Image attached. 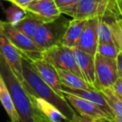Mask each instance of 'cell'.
<instances>
[{
    "label": "cell",
    "mask_w": 122,
    "mask_h": 122,
    "mask_svg": "<svg viewBox=\"0 0 122 122\" xmlns=\"http://www.w3.org/2000/svg\"><path fill=\"white\" fill-rule=\"evenodd\" d=\"M22 68L23 76L25 81L24 88L26 89L29 95L39 97L54 105L70 121V120H72L77 113L65 100V97L59 95L50 86L44 83L34 71L29 61L24 58H23Z\"/></svg>",
    "instance_id": "1"
},
{
    "label": "cell",
    "mask_w": 122,
    "mask_h": 122,
    "mask_svg": "<svg viewBox=\"0 0 122 122\" xmlns=\"http://www.w3.org/2000/svg\"><path fill=\"white\" fill-rule=\"evenodd\" d=\"M0 73L5 82L21 122L34 121V110L29 94L19 81L6 60L0 54Z\"/></svg>",
    "instance_id": "2"
},
{
    "label": "cell",
    "mask_w": 122,
    "mask_h": 122,
    "mask_svg": "<svg viewBox=\"0 0 122 122\" xmlns=\"http://www.w3.org/2000/svg\"><path fill=\"white\" fill-rule=\"evenodd\" d=\"M69 23L70 20L62 15L54 21L44 23L38 28L33 39L42 51L52 46L61 44Z\"/></svg>",
    "instance_id": "3"
},
{
    "label": "cell",
    "mask_w": 122,
    "mask_h": 122,
    "mask_svg": "<svg viewBox=\"0 0 122 122\" xmlns=\"http://www.w3.org/2000/svg\"><path fill=\"white\" fill-rule=\"evenodd\" d=\"M0 26L3 32L9 38L14 47L20 52L23 58L28 60L41 59L43 51L35 44L32 38L18 30L12 24L0 19Z\"/></svg>",
    "instance_id": "4"
},
{
    "label": "cell",
    "mask_w": 122,
    "mask_h": 122,
    "mask_svg": "<svg viewBox=\"0 0 122 122\" xmlns=\"http://www.w3.org/2000/svg\"><path fill=\"white\" fill-rule=\"evenodd\" d=\"M42 58L55 69L70 71L83 78L71 48L63 44L52 46L43 51Z\"/></svg>",
    "instance_id": "5"
},
{
    "label": "cell",
    "mask_w": 122,
    "mask_h": 122,
    "mask_svg": "<svg viewBox=\"0 0 122 122\" xmlns=\"http://www.w3.org/2000/svg\"><path fill=\"white\" fill-rule=\"evenodd\" d=\"M95 66L99 91L105 88H112L119 77L116 59L96 54L95 55Z\"/></svg>",
    "instance_id": "6"
},
{
    "label": "cell",
    "mask_w": 122,
    "mask_h": 122,
    "mask_svg": "<svg viewBox=\"0 0 122 122\" xmlns=\"http://www.w3.org/2000/svg\"><path fill=\"white\" fill-rule=\"evenodd\" d=\"M0 54L4 57L17 78L24 86L25 81L23 76L22 68L23 57L20 52L14 47L9 38L3 32L1 26H0Z\"/></svg>",
    "instance_id": "7"
},
{
    "label": "cell",
    "mask_w": 122,
    "mask_h": 122,
    "mask_svg": "<svg viewBox=\"0 0 122 122\" xmlns=\"http://www.w3.org/2000/svg\"><path fill=\"white\" fill-rule=\"evenodd\" d=\"M99 17L89 19L75 48L95 56L98 47Z\"/></svg>",
    "instance_id": "8"
},
{
    "label": "cell",
    "mask_w": 122,
    "mask_h": 122,
    "mask_svg": "<svg viewBox=\"0 0 122 122\" xmlns=\"http://www.w3.org/2000/svg\"><path fill=\"white\" fill-rule=\"evenodd\" d=\"M71 49L84 80L91 90L99 91L95 78V56L80 50L77 48L74 47Z\"/></svg>",
    "instance_id": "9"
},
{
    "label": "cell",
    "mask_w": 122,
    "mask_h": 122,
    "mask_svg": "<svg viewBox=\"0 0 122 122\" xmlns=\"http://www.w3.org/2000/svg\"><path fill=\"white\" fill-rule=\"evenodd\" d=\"M29 61L41 80L59 95H62V84L59 78L56 69L43 58Z\"/></svg>",
    "instance_id": "10"
},
{
    "label": "cell",
    "mask_w": 122,
    "mask_h": 122,
    "mask_svg": "<svg viewBox=\"0 0 122 122\" xmlns=\"http://www.w3.org/2000/svg\"><path fill=\"white\" fill-rule=\"evenodd\" d=\"M111 28L115 44L122 53V4L120 0H110L105 14Z\"/></svg>",
    "instance_id": "11"
},
{
    "label": "cell",
    "mask_w": 122,
    "mask_h": 122,
    "mask_svg": "<svg viewBox=\"0 0 122 122\" xmlns=\"http://www.w3.org/2000/svg\"><path fill=\"white\" fill-rule=\"evenodd\" d=\"M62 95L65 98V100L68 101V103L71 105L75 112L78 115H85L93 119H100L103 117H108V115L105 113V111L100 107L99 105L92 103L88 100H85L80 97L75 96V95H70L67 93H63Z\"/></svg>",
    "instance_id": "12"
},
{
    "label": "cell",
    "mask_w": 122,
    "mask_h": 122,
    "mask_svg": "<svg viewBox=\"0 0 122 122\" xmlns=\"http://www.w3.org/2000/svg\"><path fill=\"white\" fill-rule=\"evenodd\" d=\"M25 10L45 23L56 20L62 15L54 0H34Z\"/></svg>",
    "instance_id": "13"
},
{
    "label": "cell",
    "mask_w": 122,
    "mask_h": 122,
    "mask_svg": "<svg viewBox=\"0 0 122 122\" xmlns=\"http://www.w3.org/2000/svg\"><path fill=\"white\" fill-rule=\"evenodd\" d=\"M110 0H80L75 19H89L103 17L109 6Z\"/></svg>",
    "instance_id": "14"
},
{
    "label": "cell",
    "mask_w": 122,
    "mask_h": 122,
    "mask_svg": "<svg viewBox=\"0 0 122 122\" xmlns=\"http://www.w3.org/2000/svg\"><path fill=\"white\" fill-rule=\"evenodd\" d=\"M34 110L49 122H70V120L49 102L29 95Z\"/></svg>",
    "instance_id": "15"
},
{
    "label": "cell",
    "mask_w": 122,
    "mask_h": 122,
    "mask_svg": "<svg viewBox=\"0 0 122 122\" xmlns=\"http://www.w3.org/2000/svg\"><path fill=\"white\" fill-rule=\"evenodd\" d=\"M61 90L63 93H67L70 95H75V96L80 97L81 99H84L85 100H88L92 103L95 104V105H99L100 107H101L105 111V113L108 115L109 118H113L115 116L114 113L112 112V110H110V108L109 107V105H107L106 101H105V98L102 95L101 92L98 91V90H82V89H74L70 88V87L65 86V85H62V88Z\"/></svg>",
    "instance_id": "16"
},
{
    "label": "cell",
    "mask_w": 122,
    "mask_h": 122,
    "mask_svg": "<svg viewBox=\"0 0 122 122\" xmlns=\"http://www.w3.org/2000/svg\"><path fill=\"white\" fill-rule=\"evenodd\" d=\"M88 19H73L70 21L69 25L65 32L61 44L69 48L75 47L80 37L82 31L85 28Z\"/></svg>",
    "instance_id": "17"
},
{
    "label": "cell",
    "mask_w": 122,
    "mask_h": 122,
    "mask_svg": "<svg viewBox=\"0 0 122 122\" xmlns=\"http://www.w3.org/2000/svg\"><path fill=\"white\" fill-rule=\"evenodd\" d=\"M0 102L10 119L9 122H21L20 117L14 106V104L10 96L7 85L1 75V73H0Z\"/></svg>",
    "instance_id": "18"
},
{
    "label": "cell",
    "mask_w": 122,
    "mask_h": 122,
    "mask_svg": "<svg viewBox=\"0 0 122 122\" xmlns=\"http://www.w3.org/2000/svg\"><path fill=\"white\" fill-rule=\"evenodd\" d=\"M44 23L45 22H44L42 19L27 12V14L20 21L13 26L20 32L24 33V34L33 39L38 28Z\"/></svg>",
    "instance_id": "19"
},
{
    "label": "cell",
    "mask_w": 122,
    "mask_h": 122,
    "mask_svg": "<svg viewBox=\"0 0 122 122\" xmlns=\"http://www.w3.org/2000/svg\"><path fill=\"white\" fill-rule=\"evenodd\" d=\"M61 84L65 86L74 89H82V90H91L87 85L83 78L78 76L75 74L67 70L56 69Z\"/></svg>",
    "instance_id": "20"
},
{
    "label": "cell",
    "mask_w": 122,
    "mask_h": 122,
    "mask_svg": "<svg viewBox=\"0 0 122 122\" xmlns=\"http://www.w3.org/2000/svg\"><path fill=\"white\" fill-rule=\"evenodd\" d=\"M105 98L107 105L115 116L122 118V100L112 88H105L100 90Z\"/></svg>",
    "instance_id": "21"
},
{
    "label": "cell",
    "mask_w": 122,
    "mask_h": 122,
    "mask_svg": "<svg viewBox=\"0 0 122 122\" xmlns=\"http://www.w3.org/2000/svg\"><path fill=\"white\" fill-rule=\"evenodd\" d=\"M97 33L99 44H115L111 28L105 17H99Z\"/></svg>",
    "instance_id": "22"
},
{
    "label": "cell",
    "mask_w": 122,
    "mask_h": 122,
    "mask_svg": "<svg viewBox=\"0 0 122 122\" xmlns=\"http://www.w3.org/2000/svg\"><path fill=\"white\" fill-rule=\"evenodd\" d=\"M54 1L61 14H66L75 19L77 8L80 0H54Z\"/></svg>",
    "instance_id": "23"
},
{
    "label": "cell",
    "mask_w": 122,
    "mask_h": 122,
    "mask_svg": "<svg viewBox=\"0 0 122 122\" xmlns=\"http://www.w3.org/2000/svg\"><path fill=\"white\" fill-rule=\"evenodd\" d=\"M27 14V11L19 8V6L12 4L6 10V22L12 25L17 24Z\"/></svg>",
    "instance_id": "24"
},
{
    "label": "cell",
    "mask_w": 122,
    "mask_h": 122,
    "mask_svg": "<svg viewBox=\"0 0 122 122\" xmlns=\"http://www.w3.org/2000/svg\"><path fill=\"white\" fill-rule=\"evenodd\" d=\"M120 52V49L115 44H98L96 54L110 59H116Z\"/></svg>",
    "instance_id": "25"
},
{
    "label": "cell",
    "mask_w": 122,
    "mask_h": 122,
    "mask_svg": "<svg viewBox=\"0 0 122 122\" xmlns=\"http://www.w3.org/2000/svg\"><path fill=\"white\" fill-rule=\"evenodd\" d=\"M70 122H98L95 119L90 118L89 116H85V115H76L73 117L72 120H70Z\"/></svg>",
    "instance_id": "26"
},
{
    "label": "cell",
    "mask_w": 122,
    "mask_h": 122,
    "mask_svg": "<svg viewBox=\"0 0 122 122\" xmlns=\"http://www.w3.org/2000/svg\"><path fill=\"white\" fill-rule=\"evenodd\" d=\"M34 0H9V2H10L12 4L19 6V8L24 9V10Z\"/></svg>",
    "instance_id": "27"
},
{
    "label": "cell",
    "mask_w": 122,
    "mask_h": 122,
    "mask_svg": "<svg viewBox=\"0 0 122 122\" xmlns=\"http://www.w3.org/2000/svg\"><path fill=\"white\" fill-rule=\"evenodd\" d=\"M112 89L119 96L122 97V78L118 77L116 81L115 82L114 85L112 86Z\"/></svg>",
    "instance_id": "28"
},
{
    "label": "cell",
    "mask_w": 122,
    "mask_h": 122,
    "mask_svg": "<svg viewBox=\"0 0 122 122\" xmlns=\"http://www.w3.org/2000/svg\"><path fill=\"white\" fill-rule=\"evenodd\" d=\"M116 64H117V70H118L119 77L122 78V53L120 52L116 58Z\"/></svg>",
    "instance_id": "29"
},
{
    "label": "cell",
    "mask_w": 122,
    "mask_h": 122,
    "mask_svg": "<svg viewBox=\"0 0 122 122\" xmlns=\"http://www.w3.org/2000/svg\"><path fill=\"white\" fill-rule=\"evenodd\" d=\"M34 121L35 122H49V120L43 118L41 115H39V114L36 113L35 111H34Z\"/></svg>",
    "instance_id": "30"
},
{
    "label": "cell",
    "mask_w": 122,
    "mask_h": 122,
    "mask_svg": "<svg viewBox=\"0 0 122 122\" xmlns=\"http://www.w3.org/2000/svg\"><path fill=\"white\" fill-rule=\"evenodd\" d=\"M97 121L98 122H114L111 119L108 118V117H103V118L97 119Z\"/></svg>",
    "instance_id": "31"
},
{
    "label": "cell",
    "mask_w": 122,
    "mask_h": 122,
    "mask_svg": "<svg viewBox=\"0 0 122 122\" xmlns=\"http://www.w3.org/2000/svg\"><path fill=\"white\" fill-rule=\"evenodd\" d=\"M111 120H113L114 122H122V118H120V117H118V116H115V115L113 117V118H111Z\"/></svg>",
    "instance_id": "32"
},
{
    "label": "cell",
    "mask_w": 122,
    "mask_h": 122,
    "mask_svg": "<svg viewBox=\"0 0 122 122\" xmlns=\"http://www.w3.org/2000/svg\"><path fill=\"white\" fill-rule=\"evenodd\" d=\"M120 2H121V4H122V0H120Z\"/></svg>",
    "instance_id": "33"
},
{
    "label": "cell",
    "mask_w": 122,
    "mask_h": 122,
    "mask_svg": "<svg viewBox=\"0 0 122 122\" xmlns=\"http://www.w3.org/2000/svg\"><path fill=\"white\" fill-rule=\"evenodd\" d=\"M120 99H121V100H122V97H120Z\"/></svg>",
    "instance_id": "34"
},
{
    "label": "cell",
    "mask_w": 122,
    "mask_h": 122,
    "mask_svg": "<svg viewBox=\"0 0 122 122\" xmlns=\"http://www.w3.org/2000/svg\"><path fill=\"white\" fill-rule=\"evenodd\" d=\"M5 1H9V0H5Z\"/></svg>",
    "instance_id": "35"
}]
</instances>
